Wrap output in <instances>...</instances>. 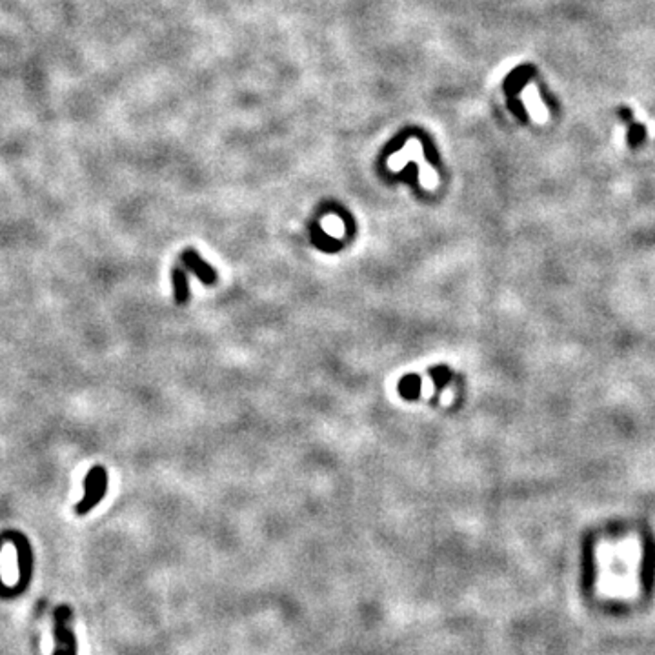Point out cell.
<instances>
[{"instance_id":"obj_1","label":"cell","mask_w":655,"mask_h":655,"mask_svg":"<svg viewBox=\"0 0 655 655\" xmlns=\"http://www.w3.org/2000/svg\"><path fill=\"white\" fill-rule=\"evenodd\" d=\"M71 612L68 606H61L55 610V651L53 655H77V639L73 630L69 626Z\"/></svg>"},{"instance_id":"obj_2","label":"cell","mask_w":655,"mask_h":655,"mask_svg":"<svg viewBox=\"0 0 655 655\" xmlns=\"http://www.w3.org/2000/svg\"><path fill=\"white\" fill-rule=\"evenodd\" d=\"M106 490H108V475H106V470L97 466L90 474L86 475V481H84V491H86V497L84 500H80L77 505V513L78 515H84V513L90 512L93 506L106 495Z\"/></svg>"},{"instance_id":"obj_3","label":"cell","mask_w":655,"mask_h":655,"mask_svg":"<svg viewBox=\"0 0 655 655\" xmlns=\"http://www.w3.org/2000/svg\"><path fill=\"white\" fill-rule=\"evenodd\" d=\"M182 263L186 264V268H190L191 272L198 277L200 282H204V284H215V270L208 263H204L193 250H186L184 253H182Z\"/></svg>"},{"instance_id":"obj_4","label":"cell","mask_w":655,"mask_h":655,"mask_svg":"<svg viewBox=\"0 0 655 655\" xmlns=\"http://www.w3.org/2000/svg\"><path fill=\"white\" fill-rule=\"evenodd\" d=\"M534 75H535V68L531 64L519 66L517 69H513L512 73L506 77V82H505L506 93H508V95L517 97L519 93L524 90L526 84L534 78Z\"/></svg>"},{"instance_id":"obj_5","label":"cell","mask_w":655,"mask_h":655,"mask_svg":"<svg viewBox=\"0 0 655 655\" xmlns=\"http://www.w3.org/2000/svg\"><path fill=\"white\" fill-rule=\"evenodd\" d=\"M172 280L173 289H175V301H177L179 304H186L188 299H190V284H188V277H186L184 270L173 268Z\"/></svg>"},{"instance_id":"obj_6","label":"cell","mask_w":655,"mask_h":655,"mask_svg":"<svg viewBox=\"0 0 655 655\" xmlns=\"http://www.w3.org/2000/svg\"><path fill=\"white\" fill-rule=\"evenodd\" d=\"M399 392L408 401H415L421 395V377L419 375H406L399 383Z\"/></svg>"},{"instance_id":"obj_7","label":"cell","mask_w":655,"mask_h":655,"mask_svg":"<svg viewBox=\"0 0 655 655\" xmlns=\"http://www.w3.org/2000/svg\"><path fill=\"white\" fill-rule=\"evenodd\" d=\"M647 138V128L639 122H630L628 124V144L632 148H637L639 144Z\"/></svg>"},{"instance_id":"obj_8","label":"cell","mask_w":655,"mask_h":655,"mask_svg":"<svg viewBox=\"0 0 655 655\" xmlns=\"http://www.w3.org/2000/svg\"><path fill=\"white\" fill-rule=\"evenodd\" d=\"M430 375L433 377V383H435L437 392H440V390L444 388V384L452 379V371H450L446 366H437V368H431Z\"/></svg>"},{"instance_id":"obj_9","label":"cell","mask_w":655,"mask_h":655,"mask_svg":"<svg viewBox=\"0 0 655 655\" xmlns=\"http://www.w3.org/2000/svg\"><path fill=\"white\" fill-rule=\"evenodd\" d=\"M508 106H510V109H512V112L515 113V116H517L519 121L528 122V112H526L524 102H522L521 99H517V97H515V99L510 100Z\"/></svg>"}]
</instances>
